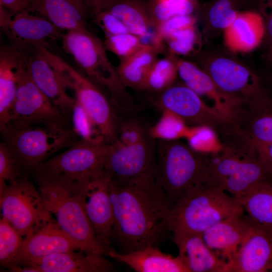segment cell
I'll list each match as a JSON object with an SVG mask.
<instances>
[{"instance_id":"cell-42","label":"cell","mask_w":272,"mask_h":272,"mask_svg":"<svg viewBox=\"0 0 272 272\" xmlns=\"http://www.w3.org/2000/svg\"><path fill=\"white\" fill-rule=\"evenodd\" d=\"M149 135L142 125L135 120H127L118 124L116 140L126 146L135 145Z\"/></svg>"},{"instance_id":"cell-32","label":"cell","mask_w":272,"mask_h":272,"mask_svg":"<svg viewBox=\"0 0 272 272\" xmlns=\"http://www.w3.org/2000/svg\"><path fill=\"white\" fill-rule=\"evenodd\" d=\"M213 130L219 137L222 147L242 155L257 154L255 145L233 120L226 117L223 118Z\"/></svg>"},{"instance_id":"cell-27","label":"cell","mask_w":272,"mask_h":272,"mask_svg":"<svg viewBox=\"0 0 272 272\" xmlns=\"http://www.w3.org/2000/svg\"><path fill=\"white\" fill-rule=\"evenodd\" d=\"M27 10L45 17L60 30L88 29L87 17L70 0H29Z\"/></svg>"},{"instance_id":"cell-16","label":"cell","mask_w":272,"mask_h":272,"mask_svg":"<svg viewBox=\"0 0 272 272\" xmlns=\"http://www.w3.org/2000/svg\"><path fill=\"white\" fill-rule=\"evenodd\" d=\"M228 118L237 123L254 145L272 143V95L262 88L234 105Z\"/></svg>"},{"instance_id":"cell-38","label":"cell","mask_w":272,"mask_h":272,"mask_svg":"<svg viewBox=\"0 0 272 272\" xmlns=\"http://www.w3.org/2000/svg\"><path fill=\"white\" fill-rule=\"evenodd\" d=\"M25 176L4 142L0 143V194Z\"/></svg>"},{"instance_id":"cell-26","label":"cell","mask_w":272,"mask_h":272,"mask_svg":"<svg viewBox=\"0 0 272 272\" xmlns=\"http://www.w3.org/2000/svg\"><path fill=\"white\" fill-rule=\"evenodd\" d=\"M265 34L264 21L258 13H238L232 24L225 30L226 45L234 51H249L257 47Z\"/></svg>"},{"instance_id":"cell-47","label":"cell","mask_w":272,"mask_h":272,"mask_svg":"<svg viewBox=\"0 0 272 272\" xmlns=\"http://www.w3.org/2000/svg\"><path fill=\"white\" fill-rule=\"evenodd\" d=\"M115 0H84L88 15L93 16L104 10Z\"/></svg>"},{"instance_id":"cell-39","label":"cell","mask_w":272,"mask_h":272,"mask_svg":"<svg viewBox=\"0 0 272 272\" xmlns=\"http://www.w3.org/2000/svg\"><path fill=\"white\" fill-rule=\"evenodd\" d=\"M103 43L107 50L121 59L135 52L145 43L139 37L129 32L115 35H105Z\"/></svg>"},{"instance_id":"cell-21","label":"cell","mask_w":272,"mask_h":272,"mask_svg":"<svg viewBox=\"0 0 272 272\" xmlns=\"http://www.w3.org/2000/svg\"><path fill=\"white\" fill-rule=\"evenodd\" d=\"M30 49L12 45L0 51V130L8 125L15 100L20 77L27 66Z\"/></svg>"},{"instance_id":"cell-1","label":"cell","mask_w":272,"mask_h":272,"mask_svg":"<svg viewBox=\"0 0 272 272\" xmlns=\"http://www.w3.org/2000/svg\"><path fill=\"white\" fill-rule=\"evenodd\" d=\"M109 193L114 224L112 239L125 253L157 246L170 233L167 219L172 203L155 179H115Z\"/></svg>"},{"instance_id":"cell-36","label":"cell","mask_w":272,"mask_h":272,"mask_svg":"<svg viewBox=\"0 0 272 272\" xmlns=\"http://www.w3.org/2000/svg\"><path fill=\"white\" fill-rule=\"evenodd\" d=\"M147 6L156 29L169 18L177 15H191L194 9L192 0H152Z\"/></svg>"},{"instance_id":"cell-3","label":"cell","mask_w":272,"mask_h":272,"mask_svg":"<svg viewBox=\"0 0 272 272\" xmlns=\"http://www.w3.org/2000/svg\"><path fill=\"white\" fill-rule=\"evenodd\" d=\"M244 211L238 199L220 189L201 185L172 205L167 219L172 234H202L216 224Z\"/></svg>"},{"instance_id":"cell-18","label":"cell","mask_w":272,"mask_h":272,"mask_svg":"<svg viewBox=\"0 0 272 272\" xmlns=\"http://www.w3.org/2000/svg\"><path fill=\"white\" fill-rule=\"evenodd\" d=\"M207 73L233 105L250 98L262 87L257 76L244 66L228 58L214 60Z\"/></svg>"},{"instance_id":"cell-13","label":"cell","mask_w":272,"mask_h":272,"mask_svg":"<svg viewBox=\"0 0 272 272\" xmlns=\"http://www.w3.org/2000/svg\"><path fill=\"white\" fill-rule=\"evenodd\" d=\"M111 176L103 172L97 176L78 182L82 205L95 235L104 246L110 249L114 224L112 205L109 193Z\"/></svg>"},{"instance_id":"cell-51","label":"cell","mask_w":272,"mask_h":272,"mask_svg":"<svg viewBox=\"0 0 272 272\" xmlns=\"http://www.w3.org/2000/svg\"><path fill=\"white\" fill-rule=\"evenodd\" d=\"M167 1H179V0H167Z\"/></svg>"},{"instance_id":"cell-48","label":"cell","mask_w":272,"mask_h":272,"mask_svg":"<svg viewBox=\"0 0 272 272\" xmlns=\"http://www.w3.org/2000/svg\"><path fill=\"white\" fill-rule=\"evenodd\" d=\"M29 0H0V6L16 14L27 10Z\"/></svg>"},{"instance_id":"cell-12","label":"cell","mask_w":272,"mask_h":272,"mask_svg":"<svg viewBox=\"0 0 272 272\" xmlns=\"http://www.w3.org/2000/svg\"><path fill=\"white\" fill-rule=\"evenodd\" d=\"M156 143L150 135L141 143L128 146L116 139L109 144L104 172L118 180L155 179Z\"/></svg>"},{"instance_id":"cell-37","label":"cell","mask_w":272,"mask_h":272,"mask_svg":"<svg viewBox=\"0 0 272 272\" xmlns=\"http://www.w3.org/2000/svg\"><path fill=\"white\" fill-rule=\"evenodd\" d=\"M180 118L167 111H162L159 121L149 130V135L156 140L179 139L188 129Z\"/></svg>"},{"instance_id":"cell-35","label":"cell","mask_w":272,"mask_h":272,"mask_svg":"<svg viewBox=\"0 0 272 272\" xmlns=\"http://www.w3.org/2000/svg\"><path fill=\"white\" fill-rule=\"evenodd\" d=\"M24 238L6 220L0 219V264L10 270L13 266Z\"/></svg>"},{"instance_id":"cell-49","label":"cell","mask_w":272,"mask_h":272,"mask_svg":"<svg viewBox=\"0 0 272 272\" xmlns=\"http://www.w3.org/2000/svg\"><path fill=\"white\" fill-rule=\"evenodd\" d=\"M70 1L79 9V10L86 17L88 15L84 0H70Z\"/></svg>"},{"instance_id":"cell-5","label":"cell","mask_w":272,"mask_h":272,"mask_svg":"<svg viewBox=\"0 0 272 272\" xmlns=\"http://www.w3.org/2000/svg\"><path fill=\"white\" fill-rule=\"evenodd\" d=\"M0 131L3 141L27 176L55 153L69 148L80 140L72 128L7 126Z\"/></svg>"},{"instance_id":"cell-6","label":"cell","mask_w":272,"mask_h":272,"mask_svg":"<svg viewBox=\"0 0 272 272\" xmlns=\"http://www.w3.org/2000/svg\"><path fill=\"white\" fill-rule=\"evenodd\" d=\"M61 41L63 49L73 57L89 79L107 89L118 104L129 105L131 97L99 38L88 29L72 30L63 34Z\"/></svg>"},{"instance_id":"cell-43","label":"cell","mask_w":272,"mask_h":272,"mask_svg":"<svg viewBox=\"0 0 272 272\" xmlns=\"http://www.w3.org/2000/svg\"><path fill=\"white\" fill-rule=\"evenodd\" d=\"M195 20L191 15H177L169 18L157 28L155 44L161 49L164 39L178 30L194 26Z\"/></svg>"},{"instance_id":"cell-2","label":"cell","mask_w":272,"mask_h":272,"mask_svg":"<svg viewBox=\"0 0 272 272\" xmlns=\"http://www.w3.org/2000/svg\"><path fill=\"white\" fill-rule=\"evenodd\" d=\"M32 176L45 207L59 227L88 251L105 255L80 198L78 182L61 174Z\"/></svg>"},{"instance_id":"cell-15","label":"cell","mask_w":272,"mask_h":272,"mask_svg":"<svg viewBox=\"0 0 272 272\" xmlns=\"http://www.w3.org/2000/svg\"><path fill=\"white\" fill-rule=\"evenodd\" d=\"M0 24L11 45L30 49L43 46L48 48L49 40H61V30L45 17L34 15L27 10L11 17L0 6Z\"/></svg>"},{"instance_id":"cell-10","label":"cell","mask_w":272,"mask_h":272,"mask_svg":"<svg viewBox=\"0 0 272 272\" xmlns=\"http://www.w3.org/2000/svg\"><path fill=\"white\" fill-rule=\"evenodd\" d=\"M33 125L72 128L71 122L35 85L28 64L20 77L7 126L23 128Z\"/></svg>"},{"instance_id":"cell-19","label":"cell","mask_w":272,"mask_h":272,"mask_svg":"<svg viewBox=\"0 0 272 272\" xmlns=\"http://www.w3.org/2000/svg\"><path fill=\"white\" fill-rule=\"evenodd\" d=\"M104 255L78 249L35 259L23 267H25L26 272H107L114 270V265Z\"/></svg>"},{"instance_id":"cell-46","label":"cell","mask_w":272,"mask_h":272,"mask_svg":"<svg viewBox=\"0 0 272 272\" xmlns=\"http://www.w3.org/2000/svg\"><path fill=\"white\" fill-rule=\"evenodd\" d=\"M255 146L259 160L272 173V143Z\"/></svg>"},{"instance_id":"cell-4","label":"cell","mask_w":272,"mask_h":272,"mask_svg":"<svg viewBox=\"0 0 272 272\" xmlns=\"http://www.w3.org/2000/svg\"><path fill=\"white\" fill-rule=\"evenodd\" d=\"M209 155L179 139L157 140L155 180L172 205L193 188L205 185Z\"/></svg>"},{"instance_id":"cell-40","label":"cell","mask_w":272,"mask_h":272,"mask_svg":"<svg viewBox=\"0 0 272 272\" xmlns=\"http://www.w3.org/2000/svg\"><path fill=\"white\" fill-rule=\"evenodd\" d=\"M196 39L195 29L192 26L172 33L163 41L166 42L171 54L186 55L193 49Z\"/></svg>"},{"instance_id":"cell-11","label":"cell","mask_w":272,"mask_h":272,"mask_svg":"<svg viewBox=\"0 0 272 272\" xmlns=\"http://www.w3.org/2000/svg\"><path fill=\"white\" fill-rule=\"evenodd\" d=\"M109 144L80 140L63 152L39 165L31 175L61 174L75 180L98 176L104 172Z\"/></svg>"},{"instance_id":"cell-9","label":"cell","mask_w":272,"mask_h":272,"mask_svg":"<svg viewBox=\"0 0 272 272\" xmlns=\"http://www.w3.org/2000/svg\"><path fill=\"white\" fill-rule=\"evenodd\" d=\"M1 217L23 238L54 219L37 187L25 176L0 194Z\"/></svg>"},{"instance_id":"cell-17","label":"cell","mask_w":272,"mask_h":272,"mask_svg":"<svg viewBox=\"0 0 272 272\" xmlns=\"http://www.w3.org/2000/svg\"><path fill=\"white\" fill-rule=\"evenodd\" d=\"M84 249L57 225L55 220L29 234L23 239L11 271H19L32 260L66 251Z\"/></svg>"},{"instance_id":"cell-29","label":"cell","mask_w":272,"mask_h":272,"mask_svg":"<svg viewBox=\"0 0 272 272\" xmlns=\"http://www.w3.org/2000/svg\"><path fill=\"white\" fill-rule=\"evenodd\" d=\"M160 50L152 44L144 43L131 55L120 59L119 64L116 68L126 88L144 90L148 75L158 59Z\"/></svg>"},{"instance_id":"cell-45","label":"cell","mask_w":272,"mask_h":272,"mask_svg":"<svg viewBox=\"0 0 272 272\" xmlns=\"http://www.w3.org/2000/svg\"><path fill=\"white\" fill-rule=\"evenodd\" d=\"M265 34L270 44V50L272 48V0H263L262 6Z\"/></svg>"},{"instance_id":"cell-44","label":"cell","mask_w":272,"mask_h":272,"mask_svg":"<svg viewBox=\"0 0 272 272\" xmlns=\"http://www.w3.org/2000/svg\"><path fill=\"white\" fill-rule=\"evenodd\" d=\"M93 17L94 23L102 29L105 35L129 33L123 22L108 11H101Z\"/></svg>"},{"instance_id":"cell-41","label":"cell","mask_w":272,"mask_h":272,"mask_svg":"<svg viewBox=\"0 0 272 272\" xmlns=\"http://www.w3.org/2000/svg\"><path fill=\"white\" fill-rule=\"evenodd\" d=\"M238 13L230 0H218L209 10V19L213 27L225 30L232 24Z\"/></svg>"},{"instance_id":"cell-33","label":"cell","mask_w":272,"mask_h":272,"mask_svg":"<svg viewBox=\"0 0 272 272\" xmlns=\"http://www.w3.org/2000/svg\"><path fill=\"white\" fill-rule=\"evenodd\" d=\"M177 75L176 59L172 56L158 59L148 75L144 90L160 93L173 84Z\"/></svg>"},{"instance_id":"cell-25","label":"cell","mask_w":272,"mask_h":272,"mask_svg":"<svg viewBox=\"0 0 272 272\" xmlns=\"http://www.w3.org/2000/svg\"><path fill=\"white\" fill-rule=\"evenodd\" d=\"M106 255L138 272H189L178 255L164 253L157 246H148L125 253L111 247Z\"/></svg>"},{"instance_id":"cell-8","label":"cell","mask_w":272,"mask_h":272,"mask_svg":"<svg viewBox=\"0 0 272 272\" xmlns=\"http://www.w3.org/2000/svg\"><path fill=\"white\" fill-rule=\"evenodd\" d=\"M56 72L66 88L89 114L108 143L117 137L118 121L112 104L97 85L45 47L37 48Z\"/></svg>"},{"instance_id":"cell-7","label":"cell","mask_w":272,"mask_h":272,"mask_svg":"<svg viewBox=\"0 0 272 272\" xmlns=\"http://www.w3.org/2000/svg\"><path fill=\"white\" fill-rule=\"evenodd\" d=\"M272 183V173L257 154L244 155L221 147L209 157L206 184L224 190L238 200L261 185Z\"/></svg>"},{"instance_id":"cell-22","label":"cell","mask_w":272,"mask_h":272,"mask_svg":"<svg viewBox=\"0 0 272 272\" xmlns=\"http://www.w3.org/2000/svg\"><path fill=\"white\" fill-rule=\"evenodd\" d=\"M28 71L37 87L71 122L75 97L69 94L56 72L36 48L30 50Z\"/></svg>"},{"instance_id":"cell-14","label":"cell","mask_w":272,"mask_h":272,"mask_svg":"<svg viewBox=\"0 0 272 272\" xmlns=\"http://www.w3.org/2000/svg\"><path fill=\"white\" fill-rule=\"evenodd\" d=\"M153 103L182 120L188 126L208 127L213 130L225 117L209 107L200 96L184 85H173L156 93Z\"/></svg>"},{"instance_id":"cell-30","label":"cell","mask_w":272,"mask_h":272,"mask_svg":"<svg viewBox=\"0 0 272 272\" xmlns=\"http://www.w3.org/2000/svg\"><path fill=\"white\" fill-rule=\"evenodd\" d=\"M103 11H108L119 19L129 33L142 40L149 35L152 28H155L147 4L140 1L115 0Z\"/></svg>"},{"instance_id":"cell-34","label":"cell","mask_w":272,"mask_h":272,"mask_svg":"<svg viewBox=\"0 0 272 272\" xmlns=\"http://www.w3.org/2000/svg\"><path fill=\"white\" fill-rule=\"evenodd\" d=\"M71 123L73 129L80 140L94 144L106 142L99 127L76 99Z\"/></svg>"},{"instance_id":"cell-24","label":"cell","mask_w":272,"mask_h":272,"mask_svg":"<svg viewBox=\"0 0 272 272\" xmlns=\"http://www.w3.org/2000/svg\"><path fill=\"white\" fill-rule=\"evenodd\" d=\"M172 240L189 272H227V262L207 246L202 234L175 233Z\"/></svg>"},{"instance_id":"cell-31","label":"cell","mask_w":272,"mask_h":272,"mask_svg":"<svg viewBox=\"0 0 272 272\" xmlns=\"http://www.w3.org/2000/svg\"><path fill=\"white\" fill-rule=\"evenodd\" d=\"M239 201L254 225L272 235V183L256 187Z\"/></svg>"},{"instance_id":"cell-50","label":"cell","mask_w":272,"mask_h":272,"mask_svg":"<svg viewBox=\"0 0 272 272\" xmlns=\"http://www.w3.org/2000/svg\"><path fill=\"white\" fill-rule=\"evenodd\" d=\"M270 56L271 58H272V48L270 50Z\"/></svg>"},{"instance_id":"cell-23","label":"cell","mask_w":272,"mask_h":272,"mask_svg":"<svg viewBox=\"0 0 272 272\" xmlns=\"http://www.w3.org/2000/svg\"><path fill=\"white\" fill-rule=\"evenodd\" d=\"M227 263V272L272 271V235L255 226Z\"/></svg>"},{"instance_id":"cell-20","label":"cell","mask_w":272,"mask_h":272,"mask_svg":"<svg viewBox=\"0 0 272 272\" xmlns=\"http://www.w3.org/2000/svg\"><path fill=\"white\" fill-rule=\"evenodd\" d=\"M255 226L244 211L225 219L202 233L207 246L227 262L235 256Z\"/></svg>"},{"instance_id":"cell-28","label":"cell","mask_w":272,"mask_h":272,"mask_svg":"<svg viewBox=\"0 0 272 272\" xmlns=\"http://www.w3.org/2000/svg\"><path fill=\"white\" fill-rule=\"evenodd\" d=\"M176 60L178 74L184 84L199 96H206L214 100L216 111L228 117L233 104L218 89L209 75L188 61Z\"/></svg>"}]
</instances>
